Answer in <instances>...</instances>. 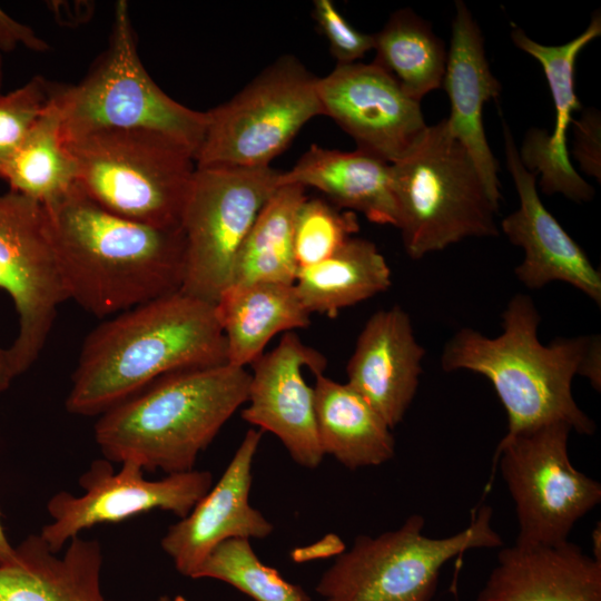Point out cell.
Here are the masks:
<instances>
[{"label": "cell", "mask_w": 601, "mask_h": 601, "mask_svg": "<svg viewBox=\"0 0 601 601\" xmlns=\"http://www.w3.org/2000/svg\"><path fill=\"white\" fill-rule=\"evenodd\" d=\"M159 601H186L183 597L180 595H177L175 598H170V597H167V595H164L159 599Z\"/></svg>", "instance_id": "cell-38"}, {"label": "cell", "mask_w": 601, "mask_h": 601, "mask_svg": "<svg viewBox=\"0 0 601 601\" xmlns=\"http://www.w3.org/2000/svg\"><path fill=\"white\" fill-rule=\"evenodd\" d=\"M317 95L323 115L348 134L357 149L388 164L401 159L427 127L420 101L374 62L336 65L318 77Z\"/></svg>", "instance_id": "cell-14"}, {"label": "cell", "mask_w": 601, "mask_h": 601, "mask_svg": "<svg viewBox=\"0 0 601 601\" xmlns=\"http://www.w3.org/2000/svg\"><path fill=\"white\" fill-rule=\"evenodd\" d=\"M574 125V158L585 175L600 181L601 177V119L595 109H587Z\"/></svg>", "instance_id": "cell-34"}, {"label": "cell", "mask_w": 601, "mask_h": 601, "mask_svg": "<svg viewBox=\"0 0 601 601\" xmlns=\"http://www.w3.org/2000/svg\"><path fill=\"white\" fill-rule=\"evenodd\" d=\"M215 309L226 341L227 363L239 367L252 365L277 334L311 324V314L294 284H233L219 296Z\"/></svg>", "instance_id": "cell-24"}, {"label": "cell", "mask_w": 601, "mask_h": 601, "mask_svg": "<svg viewBox=\"0 0 601 601\" xmlns=\"http://www.w3.org/2000/svg\"><path fill=\"white\" fill-rule=\"evenodd\" d=\"M373 62L388 72L413 99L442 87L447 50L431 24L411 9L391 14L374 33Z\"/></svg>", "instance_id": "cell-28"}, {"label": "cell", "mask_w": 601, "mask_h": 601, "mask_svg": "<svg viewBox=\"0 0 601 601\" xmlns=\"http://www.w3.org/2000/svg\"><path fill=\"white\" fill-rule=\"evenodd\" d=\"M76 185L104 209L155 227H180L196 171L194 152L146 129H105L69 140Z\"/></svg>", "instance_id": "cell-6"}, {"label": "cell", "mask_w": 601, "mask_h": 601, "mask_svg": "<svg viewBox=\"0 0 601 601\" xmlns=\"http://www.w3.org/2000/svg\"><path fill=\"white\" fill-rule=\"evenodd\" d=\"M51 87L41 77L6 95L0 93V178L26 135L50 98Z\"/></svg>", "instance_id": "cell-32"}, {"label": "cell", "mask_w": 601, "mask_h": 601, "mask_svg": "<svg viewBox=\"0 0 601 601\" xmlns=\"http://www.w3.org/2000/svg\"><path fill=\"white\" fill-rule=\"evenodd\" d=\"M424 354L402 307L377 311L357 337L346 383L394 428L416 394Z\"/></svg>", "instance_id": "cell-20"}, {"label": "cell", "mask_w": 601, "mask_h": 601, "mask_svg": "<svg viewBox=\"0 0 601 601\" xmlns=\"http://www.w3.org/2000/svg\"><path fill=\"white\" fill-rule=\"evenodd\" d=\"M397 225L408 257L420 259L469 237L499 235L483 181L446 119L427 126L391 164Z\"/></svg>", "instance_id": "cell-5"}, {"label": "cell", "mask_w": 601, "mask_h": 601, "mask_svg": "<svg viewBox=\"0 0 601 601\" xmlns=\"http://www.w3.org/2000/svg\"><path fill=\"white\" fill-rule=\"evenodd\" d=\"M442 87L451 102L450 132L469 154L491 201L500 208V168L485 136L483 107L499 97L501 83L491 71L482 31L463 1L455 2Z\"/></svg>", "instance_id": "cell-19"}, {"label": "cell", "mask_w": 601, "mask_h": 601, "mask_svg": "<svg viewBox=\"0 0 601 601\" xmlns=\"http://www.w3.org/2000/svg\"><path fill=\"white\" fill-rule=\"evenodd\" d=\"M43 207L68 299L86 312L108 318L181 289V227L117 216L76 184Z\"/></svg>", "instance_id": "cell-1"}, {"label": "cell", "mask_w": 601, "mask_h": 601, "mask_svg": "<svg viewBox=\"0 0 601 601\" xmlns=\"http://www.w3.org/2000/svg\"><path fill=\"white\" fill-rule=\"evenodd\" d=\"M600 35L599 11L593 13L582 33L559 46L539 43L519 27L511 31L513 43L542 66L555 108L552 135L545 129L531 128L519 150L520 159L529 171L540 175L544 194H562L575 203L592 200L594 188L574 169L566 149V129L573 121V112L581 110L574 90V67L582 49Z\"/></svg>", "instance_id": "cell-18"}, {"label": "cell", "mask_w": 601, "mask_h": 601, "mask_svg": "<svg viewBox=\"0 0 601 601\" xmlns=\"http://www.w3.org/2000/svg\"><path fill=\"white\" fill-rule=\"evenodd\" d=\"M572 428L562 422L502 439L495 452L519 524L518 543L556 544L601 501V484L569 456Z\"/></svg>", "instance_id": "cell-11"}, {"label": "cell", "mask_w": 601, "mask_h": 601, "mask_svg": "<svg viewBox=\"0 0 601 601\" xmlns=\"http://www.w3.org/2000/svg\"><path fill=\"white\" fill-rule=\"evenodd\" d=\"M193 579L223 581L254 601H311L305 590L286 581L255 554L248 539L219 543L197 569Z\"/></svg>", "instance_id": "cell-30"}, {"label": "cell", "mask_w": 601, "mask_h": 601, "mask_svg": "<svg viewBox=\"0 0 601 601\" xmlns=\"http://www.w3.org/2000/svg\"><path fill=\"white\" fill-rule=\"evenodd\" d=\"M269 167H197L180 227L181 292L216 304L230 285L236 257L262 208L279 187Z\"/></svg>", "instance_id": "cell-10"}, {"label": "cell", "mask_w": 601, "mask_h": 601, "mask_svg": "<svg viewBox=\"0 0 601 601\" xmlns=\"http://www.w3.org/2000/svg\"><path fill=\"white\" fill-rule=\"evenodd\" d=\"M540 321L533 299L518 294L502 314L501 335L461 328L444 345L442 368L471 371L491 382L508 416L503 439L556 422L592 435L595 424L577 404L572 381L585 376L600 391V336L556 338L543 345L538 337Z\"/></svg>", "instance_id": "cell-2"}, {"label": "cell", "mask_w": 601, "mask_h": 601, "mask_svg": "<svg viewBox=\"0 0 601 601\" xmlns=\"http://www.w3.org/2000/svg\"><path fill=\"white\" fill-rule=\"evenodd\" d=\"M14 378L7 348L0 347V393L7 391Z\"/></svg>", "instance_id": "cell-36"}, {"label": "cell", "mask_w": 601, "mask_h": 601, "mask_svg": "<svg viewBox=\"0 0 601 601\" xmlns=\"http://www.w3.org/2000/svg\"><path fill=\"white\" fill-rule=\"evenodd\" d=\"M16 556V546H12L9 542L0 521V565H7L14 562Z\"/></svg>", "instance_id": "cell-37"}, {"label": "cell", "mask_w": 601, "mask_h": 601, "mask_svg": "<svg viewBox=\"0 0 601 601\" xmlns=\"http://www.w3.org/2000/svg\"><path fill=\"white\" fill-rule=\"evenodd\" d=\"M278 183L313 187L339 209L361 213L378 225H397L391 164L363 150L312 145L293 168L279 173Z\"/></svg>", "instance_id": "cell-23"}, {"label": "cell", "mask_w": 601, "mask_h": 601, "mask_svg": "<svg viewBox=\"0 0 601 601\" xmlns=\"http://www.w3.org/2000/svg\"><path fill=\"white\" fill-rule=\"evenodd\" d=\"M476 601H601V559L570 542L501 549Z\"/></svg>", "instance_id": "cell-21"}, {"label": "cell", "mask_w": 601, "mask_h": 601, "mask_svg": "<svg viewBox=\"0 0 601 601\" xmlns=\"http://www.w3.org/2000/svg\"><path fill=\"white\" fill-rule=\"evenodd\" d=\"M262 434L260 430L247 431L218 482L162 536L161 549L180 574L193 579L207 555L226 540L264 539L273 532V523L249 503L252 467Z\"/></svg>", "instance_id": "cell-17"}, {"label": "cell", "mask_w": 601, "mask_h": 601, "mask_svg": "<svg viewBox=\"0 0 601 601\" xmlns=\"http://www.w3.org/2000/svg\"><path fill=\"white\" fill-rule=\"evenodd\" d=\"M492 518V508L483 505L460 532L431 538L423 532L424 518L413 514L396 530L359 535L323 573L316 592L324 601H431L449 561L502 546Z\"/></svg>", "instance_id": "cell-8"}, {"label": "cell", "mask_w": 601, "mask_h": 601, "mask_svg": "<svg viewBox=\"0 0 601 601\" xmlns=\"http://www.w3.org/2000/svg\"><path fill=\"white\" fill-rule=\"evenodd\" d=\"M1 178L10 190L41 205L61 197L76 184V165L62 132L61 115L50 98L8 162Z\"/></svg>", "instance_id": "cell-29"}, {"label": "cell", "mask_w": 601, "mask_h": 601, "mask_svg": "<svg viewBox=\"0 0 601 601\" xmlns=\"http://www.w3.org/2000/svg\"><path fill=\"white\" fill-rule=\"evenodd\" d=\"M305 189L300 185H279L270 196L239 249L230 285L295 283L298 267L294 227L298 209L306 199Z\"/></svg>", "instance_id": "cell-27"}, {"label": "cell", "mask_w": 601, "mask_h": 601, "mask_svg": "<svg viewBox=\"0 0 601 601\" xmlns=\"http://www.w3.org/2000/svg\"><path fill=\"white\" fill-rule=\"evenodd\" d=\"M16 553L14 562L0 565V601H108L97 540L75 536L58 555L39 534H29Z\"/></svg>", "instance_id": "cell-22"}, {"label": "cell", "mask_w": 601, "mask_h": 601, "mask_svg": "<svg viewBox=\"0 0 601 601\" xmlns=\"http://www.w3.org/2000/svg\"><path fill=\"white\" fill-rule=\"evenodd\" d=\"M391 276L375 244L352 237L327 259L299 268L294 285L309 314L334 318L342 309L386 292Z\"/></svg>", "instance_id": "cell-26"}, {"label": "cell", "mask_w": 601, "mask_h": 601, "mask_svg": "<svg viewBox=\"0 0 601 601\" xmlns=\"http://www.w3.org/2000/svg\"><path fill=\"white\" fill-rule=\"evenodd\" d=\"M250 373L228 363L167 374L99 415L105 459L144 471L194 470L197 457L248 400Z\"/></svg>", "instance_id": "cell-4"}, {"label": "cell", "mask_w": 601, "mask_h": 601, "mask_svg": "<svg viewBox=\"0 0 601 601\" xmlns=\"http://www.w3.org/2000/svg\"><path fill=\"white\" fill-rule=\"evenodd\" d=\"M2 60H1V57H0V88H1V82H2Z\"/></svg>", "instance_id": "cell-39"}, {"label": "cell", "mask_w": 601, "mask_h": 601, "mask_svg": "<svg viewBox=\"0 0 601 601\" xmlns=\"http://www.w3.org/2000/svg\"><path fill=\"white\" fill-rule=\"evenodd\" d=\"M312 17L337 65H349L374 49V33L355 29L331 0H315Z\"/></svg>", "instance_id": "cell-33"}, {"label": "cell", "mask_w": 601, "mask_h": 601, "mask_svg": "<svg viewBox=\"0 0 601 601\" xmlns=\"http://www.w3.org/2000/svg\"><path fill=\"white\" fill-rule=\"evenodd\" d=\"M19 45L33 51H47L48 45L35 31L0 9V50L12 51Z\"/></svg>", "instance_id": "cell-35"}, {"label": "cell", "mask_w": 601, "mask_h": 601, "mask_svg": "<svg viewBox=\"0 0 601 601\" xmlns=\"http://www.w3.org/2000/svg\"><path fill=\"white\" fill-rule=\"evenodd\" d=\"M66 140L105 129H146L164 134L196 156L207 111L193 110L165 93L144 68L126 1L115 8L108 50L79 83L51 88Z\"/></svg>", "instance_id": "cell-7"}, {"label": "cell", "mask_w": 601, "mask_h": 601, "mask_svg": "<svg viewBox=\"0 0 601 601\" xmlns=\"http://www.w3.org/2000/svg\"><path fill=\"white\" fill-rule=\"evenodd\" d=\"M358 230L355 213L339 209L322 198L306 197L294 227V255L298 269L327 259Z\"/></svg>", "instance_id": "cell-31"}, {"label": "cell", "mask_w": 601, "mask_h": 601, "mask_svg": "<svg viewBox=\"0 0 601 601\" xmlns=\"http://www.w3.org/2000/svg\"><path fill=\"white\" fill-rule=\"evenodd\" d=\"M317 80L296 57H279L207 111L196 166L269 167L311 119L323 115Z\"/></svg>", "instance_id": "cell-9"}, {"label": "cell", "mask_w": 601, "mask_h": 601, "mask_svg": "<svg viewBox=\"0 0 601 601\" xmlns=\"http://www.w3.org/2000/svg\"><path fill=\"white\" fill-rule=\"evenodd\" d=\"M325 356L287 332L268 353L253 364L248 405L242 418L262 432L276 435L297 464L315 469L323 461L315 417L314 388L304 376L324 373Z\"/></svg>", "instance_id": "cell-15"}, {"label": "cell", "mask_w": 601, "mask_h": 601, "mask_svg": "<svg viewBox=\"0 0 601 601\" xmlns=\"http://www.w3.org/2000/svg\"><path fill=\"white\" fill-rule=\"evenodd\" d=\"M315 417L324 455L349 470L377 466L395 454L392 428L351 385L315 374Z\"/></svg>", "instance_id": "cell-25"}, {"label": "cell", "mask_w": 601, "mask_h": 601, "mask_svg": "<svg viewBox=\"0 0 601 601\" xmlns=\"http://www.w3.org/2000/svg\"><path fill=\"white\" fill-rule=\"evenodd\" d=\"M107 459L95 460L79 477L82 495L60 491L47 503L51 522L39 535L59 553L82 530L102 523H117L131 516L161 510L186 518L213 486L209 471L170 473L146 480L144 469L134 461L121 462L116 472Z\"/></svg>", "instance_id": "cell-13"}, {"label": "cell", "mask_w": 601, "mask_h": 601, "mask_svg": "<svg viewBox=\"0 0 601 601\" xmlns=\"http://www.w3.org/2000/svg\"><path fill=\"white\" fill-rule=\"evenodd\" d=\"M503 135L506 166L520 205L502 220L501 229L512 244L524 252L523 260L514 270L516 278L531 289L551 282H563L600 305L599 270L541 201L536 176L522 164L505 121Z\"/></svg>", "instance_id": "cell-16"}, {"label": "cell", "mask_w": 601, "mask_h": 601, "mask_svg": "<svg viewBox=\"0 0 601 601\" xmlns=\"http://www.w3.org/2000/svg\"><path fill=\"white\" fill-rule=\"evenodd\" d=\"M225 363L215 304L178 290L105 318L87 335L66 410L100 415L167 374Z\"/></svg>", "instance_id": "cell-3"}, {"label": "cell", "mask_w": 601, "mask_h": 601, "mask_svg": "<svg viewBox=\"0 0 601 601\" xmlns=\"http://www.w3.org/2000/svg\"><path fill=\"white\" fill-rule=\"evenodd\" d=\"M0 288L18 314V333L7 348L17 377L39 357L68 295L43 205L12 190L0 195Z\"/></svg>", "instance_id": "cell-12"}]
</instances>
